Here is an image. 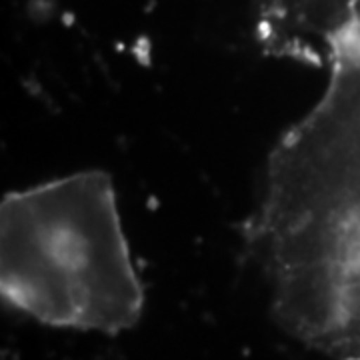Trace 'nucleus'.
Listing matches in <instances>:
<instances>
[{
  "label": "nucleus",
  "mask_w": 360,
  "mask_h": 360,
  "mask_svg": "<svg viewBox=\"0 0 360 360\" xmlns=\"http://www.w3.org/2000/svg\"><path fill=\"white\" fill-rule=\"evenodd\" d=\"M286 58L328 68V78L270 150L246 246L284 333L360 360V6L310 25Z\"/></svg>",
  "instance_id": "1"
},
{
  "label": "nucleus",
  "mask_w": 360,
  "mask_h": 360,
  "mask_svg": "<svg viewBox=\"0 0 360 360\" xmlns=\"http://www.w3.org/2000/svg\"><path fill=\"white\" fill-rule=\"evenodd\" d=\"M0 288L6 304L54 328L118 335L141 321L144 288L106 172L4 196Z\"/></svg>",
  "instance_id": "2"
}]
</instances>
